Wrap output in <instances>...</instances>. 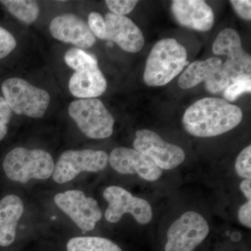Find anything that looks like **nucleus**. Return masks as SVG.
Returning <instances> with one entry per match:
<instances>
[{"instance_id":"1","label":"nucleus","mask_w":251,"mask_h":251,"mask_svg":"<svg viewBox=\"0 0 251 251\" xmlns=\"http://www.w3.org/2000/svg\"><path fill=\"white\" fill-rule=\"evenodd\" d=\"M243 112L225 99L206 97L186 109L182 124L189 134L200 138L217 136L233 129L242 122Z\"/></svg>"},{"instance_id":"17","label":"nucleus","mask_w":251,"mask_h":251,"mask_svg":"<svg viewBox=\"0 0 251 251\" xmlns=\"http://www.w3.org/2000/svg\"><path fill=\"white\" fill-rule=\"evenodd\" d=\"M24 211L21 198L15 195L5 196L0 201V246L11 245L16 238L18 221Z\"/></svg>"},{"instance_id":"26","label":"nucleus","mask_w":251,"mask_h":251,"mask_svg":"<svg viewBox=\"0 0 251 251\" xmlns=\"http://www.w3.org/2000/svg\"><path fill=\"white\" fill-rule=\"evenodd\" d=\"M16 40L9 31L0 27V59L12 52L16 46Z\"/></svg>"},{"instance_id":"5","label":"nucleus","mask_w":251,"mask_h":251,"mask_svg":"<svg viewBox=\"0 0 251 251\" xmlns=\"http://www.w3.org/2000/svg\"><path fill=\"white\" fill-rule=\"evenodd\" d=\"M69 114L88 138L104 139L113 133L114 117L98 99L73 101L69 105Z\"/></svg>"},{"instance_id":"31","label":"nucleus","mask_w":251,"mask_h":251,"mask_svg":"<svg viewBox=\"0 0 251 251\" xmlns=\"http://www.w3.org/2000/svg\"><path fill=\"white\" fill-rule=\"evenodd\" d=\"M8 131L7 126L0 125V140L4 138Z\"/></svg>"},{"instance_id":"10","label":"nucleus","mask_w":251,"mask_h":251,"mask_svg":"<svg viewBox=\"0 0 251 251\" xmlns=\"http://www.w3.org/2000/svg\"><path fill=\"white\" fill-rule=\"evenodd\" d=\"M103 198L108 202L105 218L115 224L124 214H131L138 224H148L152 219V208L143 198L134 197L131 193L120 186H109L104 191Z\"/></svg>"},{"instance_id":"11","label":"nucleus","mask_w":251,"mask_h":251,"mask_svg":"<svg viewBox=\"0 0 251 251\" xmlns=\"http://www.w3.org/2000/svg\"><path fill=\"white\" fill-rule=\"evenodd\" d=\"M54 201L56 205L83 232L94 229L102 218L98 202L94 198L86 197L82 191L71 190L57 193Z\"/></svg>"},{"instance_id":"19","label":"nucleus","mask_w":251,"mask_h":251,"mask_svg":"<svg viewBox=\"0 0 251 251\" xmlns=\"http://www.w3.org/2000/svg\"><path fill=\"white\" fill-rule=\"evenodd\" d=\"M67 248L68 251H122L115 243L98 237L72 238Z\"/></svg>"},{"instance_id":"23","label":"nucleus","mask_w":251,"mask_h":251,"mask_svg":"<svg viewBox=\"0 0 251 251\" xmlns=\"http://www.w3.org/2000/svg\"><path fill=\"white\" fill-rule=\"evenodd\" d=\"M251 79H246L232 82L226 89L224 97L227 102L234 101L244 93H251Z\"/></svg>"},{"instance_id":"21","label":"nucleus","mask_w":251,"mask_h":251,"mask_svg":"<svg viewBox=\"0 0 251 251\" xmlns=\"http://www.w3.org/2000/svg\"><path fill=\"white\" fill-rule=\"evenodd\" d=\"M64 61L75 72L99 68L98 61L93 54L87 53L82 49L73 48L64 54Z\"/></svg>"},{"instance_id":"7","label":"nucleus","mask_w":251,"mask_h":251,"mask_svg":"<svg viewBox=\"0 0 251 251\" xmlns=\"http://www.w3.org/2000/svg\"><path fill=\"white\" fill-rule=\"evenodd\" d=\"M209 232V224L201 214L187 211L168 229L165 251H193L205 239Z\"/></svg>"},{"instance_id":"28","label":"nucleus","mask_w":251,"mask_h":251,"mask_svg":"<svg viewBox=\"0 0 251 251\" xmlns=\"http://www.w3.org/2000/svg\"><path fill=\"white\" fill-rule=\"evenodd\" d=\"M238 219L246 227H251V201L243 204L238 212Z\"/></svg>"},{"instance_id":"24","label":"nucleus","mask_w":251,"mask_h":251,"mask_svg":"<svg viewBox=\"0 0 251 251\" xmlns=\"http://www.w3.org/2000/svg\"><path fill=\"white\" fill-rule=\"evenodd\" d=\"M111 13L125 16L130 14L138 3L136 0H107L105 1Z\"/></svg>"},{"instance_id":"29","label":"nucleus","mask_w":251,"mask_h":251,"mask_svg":"<svg viewBox=\"0 0 251 251\" xmlns=\"http://www.w3.org/2000/svg\"><path fill=\"white\" fill-rule=\"evenodd\" d=\"M12 117V110L4 98L0 97V125H7Z\"/></svg>"},{"instance_id":"2","label":"nucleus","mask_w":251,"mask_h":251,"mask_svg":"<svg viewBox=\"0 0 251 251\" xmlns=\"http://www.w3.org/2000/svg\"><path fill=\"white\" fill-rule=\"evenodd\" d=\"M189 62L184 46L172 38L158 41L147 59L143 78L151 87L166 85L184 70Z\"/></svg>"},{"instance_id":"6","label":"nucleus","mask_w":251,"mask_h":251,"mask_svg":"<svg viewBox=\"0 0 251 251\" xmlns=\"http://www.w3.org/2000/svg\"><path fill=\"white\" fill-rule=\"evenodd\" d=\"M212 50L216 55L227 57L223 64V70L231 83L251 78V54L243 49L242 39L235 29H223L213 44Z\"/></svg>"},{"instance_id":"27","label":"nucleus","mask_w":251,"mask_h":251,"mask_svg":"<svg viewBox=\"0 0 251 251\" xmlns=\"http://www.w3.org/2000/svg\"><path fill=\"white\" fill-rule=\"evenodd\" d=\"M231 4L237 14L246 21L251 19V1L250 0H232Z\"/></svg>"},{"instance_id":"4","label":"nucleus","mask_w":251,"mask_h":251,"mask_svg":"<svg viewBox=\"0 0 251 251\" xmlns=\"http://www.w3.org/2000/svg\"><path fill=\"white\" fill-rule=\"evenodd\" d=\"M1 90L11 110L18 115L32 118H42L50 100V94L46 91L18 77L5 80Z\"/></svg>"},{"instance_id":"12","label":"nucleus","mask_w":251,"mask_h":251,"mask_svg":"<svg viewBox=\"0 0 251 251\" xmlns=\"http://www.w3.org/2000/svg\"><path fill=\"white\" fill-rule=\"evenodd\" d=\"M109 162L117 173L122 175L138 174L147 181H156L163 173L161 168L150 158L133 149H114L109 157Z\"/></svg>"},{"instance_id":"3","label":"nucleus","mask_w":251,"mask_h":251,"mask_svg":"<svg viewBox=\"0 0 251 251\" xmlns=\"http://www.w3.org/2000/svg\"><path fill=\"white\" fill-rule=\"evenodd\" d=\"M3 168L9 179L25 184L31 179H49L53 173L54 163L44 150L17 148L5 156Z\"/></svg>"},{"instance_id":"18","label":"nucleus","mask_w":251,"mask_h":251,"mask_svg":"<svg viewBox=\"0 0 251 251\" xmlns=\"http://www.w3.org/2000/svg\"><path fill=\"white\" fill-rule=\"evenodd\" d=\"M222 59L211 57L204 61H196L188 64L179 77L178 83L181 88H192L198 84L205 81L208 82L211 77L223 69Z\"/></svg>"},{"instance_id":"15","label":"nucleus","mask_w":251,"mask_h":251,"mask_svg":"<svg viewBox=\"0 0 251 251\" xmlns=\"http://www.w3.org/2000/svg\"><path fill=\"white\" fill-rule=\"evenodd\" d=\"M171 11L182 27L206 31L214 25V11L202 0H175L172 1Z\"/></svg>"},{"instance_id":"9","label":"nucleus","mask_w":251,"mask_h":251,"mask_svg":"<svg viewBox=\"0 0 251 251\" xmlns=\"http://www.w3.org/2000/svg\"><path fill=\"white\" fill-rule=\"evenodd\" d=\"M133 147L136 151L150 158L162 171L174 169L186 158L182 148L167 143L158 133L151 130L136 131Z\"/></svg>"},{"instance_id":"25","label":"nucleus","mask_w":251,"mask_h":251,"mask_svg":"<svg viewBox=\"0 0 251 251\" xmlns=\"http://www.w3.org/2000/svg\"><path fill=\"white\" fill-rule=\"evenodd\" d=\"M88 25L91 31L94 36L102 40H105L106 25L105 20L99 13L92 12L88 16Z\"/></svg>"},{"instance_id":"14","label":"nucleus","mask_w":251,"mask_h":251,"mask_svg":"<svg viewBox=\"0 0 251 251\" xmlns=\"http://www.w3.org/2000/svg\"><path fill=\"white\" fill-rule=\"evenodd\" d=\"M105 40L115 43L124 50L135 53L143 49L145 38L140 28L130 18L107 13L105 16Z\"/></svg>"},{"instance_id":"16","label":"nucleus","mask_w":251,"mask_h":251,"mask_svg":"<svg viewBox=\"0 0 251 251\" xmlns=\"http://www.w3.org/2000/svg\"><path fill=\"white\" fill-rule=\"evenodd\" d=\"M107 81L99 68L75 72L69 80L71 93L81 99L102 95L107 89Z\"/></svg>"},{"instance_id":"22","label":"nucleus","mask_w":251,"mask_h":251,"mask_svg":"<svg viewBox=\"0 0 251 251\" xmlns=\"http://www.w3.org/2000/svg\"><path fill=\"white\" fill-rule=\"evenodd\" d=\"M251 146L249 145L242 150L235 162L237 175L245 179H251Z\"/></svg>"},{"instance_id":"13","label":"nucleus","mask_w":251,"mask_h":251,"mask_svg":"<svg viewBox=\"0 0 251 251\" xmlns=\"http://www.w3.org/2000/svg\"><path fill=\"white\" fill-rule=\"evenodd\" d=\"M50 34L57 40L72 44L82 49H90L96 43L87 23L75 14L59 15L50 25Z\"/></svg>"},{"instance_id":"20","label":"nucleus","mask_w":251,"mask_h":251,"mask_svg":"<svg viewBox=\"0 0 251 251\" xmlns=\"http://www.w3.org/2000/svg\"><path fill=\"white\" fill-rule=\"evenodd\" d=\"M0 3L4 5L13 16L27 24L34 22L39 15V6L36 1L1 0Z\"/></svg>"},{"instance_id":"30","label":"nucleus","mask_w":251,"mask_h":251,"mask_svg":"<svg viewBox=\"0 0 251 251\" xmlns=\"http://www.w3.org/2000/svg\"><path fill=\"white\" fill-rule=\"evenodd\" d=\"M240 188L244 193L245 197L247 198L248 201H251V179L243 180L240 184Z\"/></svg>"},{"instance_id":"8","label":"nucleus","mask_w":251,"mask_h":251,"mask_svg":"<svg viewBox=\"0 0 251 251\" xmlns=\"http://www.w3.org/2000/svg\"><path fill=\"white\" fill-rule=\"evenodd\" d=\"M109 157L103 151L68 150L62 153L54 166L52 178L58 184H64L82 173H97L108 166Z\"/></svg>"}]
</instances>
